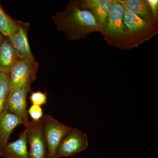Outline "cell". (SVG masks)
Wrapping results in <instances>:
<instances>
[{
  "label": "cell",
  "mask_w": 158,
  "mask_h": 158,
  "mask_svg": "<svg viewBox=\"0 0 158 158\" xmlns=\"http://www.w3.org/2000/svg\"><path fill=\"white\" fill-rule=\"evenodd\" d=\"M123 22L125 27L129 48L140 44L146 40V37H150L151 31L153 32V25L150 24L141 18L124 8Z\"/></svg>",
  "instance_id": "cell-5"
},
{
  "label": "cell",
  "mask_w": 158,
  "mask_h": 158,
  "mask_svg": "<svg viewBox=\"0 0 158 158\" xmlns=\"http://www.w3.org/2000/svg\"><path fill=\"white\" fill-rule=\"evenodd\" d=\"M41 119L38 121L30 122L27 127L25 128L30 146V158H47Z\"/></svg>",
  "instance_id": "cell-7"
},
{
  "label": "cell",
  "mask_w": 158,
  "mask_h": 158,
  "mask_svg": "<svg viewBox=\"0 0 158 158\" xmlns=\"http://www.w3.org/2000/svg\"><path fill=\"white\" fill-rule=\"evenodd\" d=\"M10 80L9 75L0 73V114L4 110L9 93Z\"/></svg>",
  "instance_id": "cell-16"
},
{
  "label": "cell",
  "mask_w": 158,
  "mask_h": 158,
  "mask_svg": "<svg viewBox=\"0 0 158 158\" xmlns=\"http://www.w3.org/2000/svg\"><path fill=\"white\" fill-rule=\"evenodd\" d=\"M125 9L136 14L145 22L153 25L156 23L152 11L146 0H123L120 1Z\"/></svg>",
  "instance_id": "cell-14"
},
{
  "label": "cell",
  "mask_w": 158,
  "mask_h": 158,
  "mask_svg": "<svg viewBox=\"0 0 158 158\" xmlns=\"http://www.w3.org/2000/svg\"><path fill=\"white\" fill-rule=\"evenodd\" d=\"M27 131L25 129L16 141L8 143L0 154L5 158H30L27 149Z\"/></svg>",
  "instance_id": "cell-13"
},
{
  "label": "cell",
  "mask_w": 158,
  "mask_h": 158,
  "mask_svg": "<svg viewBox=\"0 0 158 158\" xmlns=\"http://www.w3.org/2000/svg\"><path fill=\"white\" fill-rule=\"evenodd\" d=\"M4 38H5V37L2 35V34H1V32H0V45H1L2 43Z\"/></svg>",
  "instance_id": "cell-20"
},
{
  "label": "cell",
  "mask_w": 158,
  "mask_h": 158,
  "mask_svg": "<svg viewBox=\"0 0 158 158\" xmlns=\"http://www.w3.org/2000/svg\"><path fill=\"white\" fill-rule=\"evenodd\" d=\"M147 1L152 11L154 18L156 21L158 17V1L157 0H148Z\"/></svg>",
  "instance_id": "cell-19"
},
{
  "label": "cell",
  "mask_w": 158,
  "mask_h": 158,
  "mask_svg": "<svg viewBox=\"0 0 158 158\" xmlns=\"http://www.w3.org/2000/svg\"><path fill=\"white\" fill-rule=\"evenodd\" d=\"M124 7L120 1H113L104 26L101 33L111 45L118 48H129L123 22Z\"/></svg>",
  "instance_id": "cell-2"
},
{
  "label": "cell",
  "mask_w": 158,
  "mask_h": 158,
  "mask_svg": "<svg viewBox=\"0 0 158 158\" xmlns=\"http://www.w3.org/2000/svg\"><path fill=\"white\" fill-rule=\"evenodd\" d=\"M113 2V0H83L77 1V3L80 8L89 11L93 15L102 30Z\"/></svg>",
  "instance_id": "cell-10"
},
{
  "label": "cell",
  "mask_w": 158,
  "mask_h": 158,
  "mask_svg": "<svg viewBox=\"0 0 158 158\" xmlns=\"http://www.w3.org/2000/svg\"><path fill=\"white\" fill-rule=\"evenodd\" d=\"M31 86H25L14 91L6 100L4 110L19 116L27 127L30 123L27 111V97Z\"/></svg>",
  "instance_id": "cell-8"
},
{
  "label": "cell",
  "mask_w": 158,
  "mask_h": 158,
  "mask_svg": "<svg viewBox=\"0 0 158 158\" xmlns=\"http://www.w3.org/2000/svg\"><path fill=\"white\" fill-rule=\"evenodd\" d=\"M38 68L39 64L36 60L29 59L20 60L13 66L9 74L10 87L7 100L15 90L25 86H31L36 80Z\"/></svg>",
  "instance_id": "cell-4"
},
{
  "label": "cell",
  "mask_w": 158,
  "mask_h": 158,
  "mask_svg": "<svg viewBox=\"0 0 158 158\" xmlns=\"http://www.w3.org/2000/svg\"><path fill=\"white\" fill-rule=\"evenodd\" d=\"M21 60L17 51L5 37L0 45V73L9 75L13 66Z\"/></svg>",
  "instance_id": "cell-12"
},
{
  "label": "cell",
  "mask_w": 158,
  "mask_h": 158,
  "mask_svg": "<svg viewBox=\"0 0 158 158\" xmlns=\"http://www.w3.org/2000/svg\"><path fill=\"white\" fill-rule=\"evenodd\" d=\"M48 94L40 91L32 92L30 95V101L32 105L41 106L47 103Z\"/></svg>",
  "instance_id": "cell-17"
},
{
  "label": "cell",
  "mask_w": 158,
  "mask_h": 158,
  "mask_svg": "<svg viewBox=\"0 0 158 158\" xmlns=\"http://www.w3.org/2000/svg\"><path fill=\"white\" fill-rule=\"evenodd\" d=\"M18 21L9 16L0 5V32L4 37L8 38L15 31Z\"/></svg>",
  "instance_id": "cell-15"
},
{
  "label": "cell",
  "mask_w": 158,
  "mask_h": 158,
  "mask_svg": "<svg viewBox=\"0 0 158 158\" xmlns=\"http://www.w3.org/2000/svg\"><path fill=\"white\" fill-rule=\"evenodd\" d=\"M22 124L24 126L23 120L15 114L5 110L0 114V154L8 144L13 130Z\"/></svg>",
  "instance_id": "cell-11"
},
{
  "label": "cell",
  "mask_w": 158,
  "mask_h": 158,
  "mask_svg": "<svg viewBox=\"0 0 158 158\" xmlns=\"http://www.w3.org/2000/svg\"><path fill=\"white\" fill-rule=\"evenodd\" d=\"M27 113L33 121H40L44 115L41 106L35 105H32L29 108Z\"/></svg>",
  "instance_id": "cell-18"
},
{
  "label": "cell",
  "mask_w": 158,
  "mask_h": 158,
  "mask_svg": "<svg viewBox=\"0 0 158 158\" xmlns=\"http://www.w3.org/2000/svg\"><path fill=\"white\" fill-rule=\"evenodd\" d=\"M29 28V23L19 20L17 28L7 38L17 51L22 60L29 59L35 61L28 39Z\"/></svg>",
  "instance_id": "cell-9"
},
{
  "label": "cell",
  "mask_w": 158,
  "mask_h": 158,
  "mask_svg": "<svg viewBox=\"0 0 158 158\" xmlns=\"http://www.w3.org/2000/svg\"><path fill=\"white\" fill-rule=\"evenodd\" d=\"M88 145L87 135L80 130L72 129L61 141L53 158L76 155Z\"/></svg>",
  "instance_id": "cell-6"
},
{
  "label": "cell",
  "mask_w": 158,
  "mask_h": 158,
  "mask_svg": "<svg viewBox=\"0 0 158 158\" xmlns=\"http://www.w3.org/2000/svg\"><path fill=\"white\" fill-rule=\"evenodd\" d=\"M41 120L47 158H53L61 141L72 128L48 114L44 115Z\"/></svg>",
  "instance_id": "cell-3"
},
{
  "label": "cell",
  "mask_w": 158,
  "mask_h": 158,
  "mask_svg": "<svg viewBox=\"0 0 158 158\" xmlns=\"http://www.w3.org/2000/svg\"><path fill=\"white\" fill-rule=\"evenodd\" d=\"M52 19L58 31L70 40H79L91 33L101 31L93 15L80 8L77 1L69 2L64 11L57 12Z\"/></svg>",
  "instance_id": "cell-1"
}]
</instances>
